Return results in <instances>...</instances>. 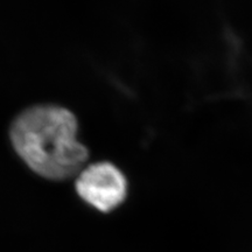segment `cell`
<instances>
[{"label":"cell","instance_id":"1","mask_svg":"<svg viewBox=\"0 0 252 252\" xmlns=\"http://www.w3.org/2000/svg\"><path fill=\"white\" fill-rule=\"evenodd\" d=\"M77 121L64 108L33 106L11 126V139L19 157L36 174L65 180L84 168L88 150L76 138Z\"/></svg>","mask_w":252,"mask_h":252},{"label":"cell","instance_id":"2","mask_svg":"<svg viewBox=\"0 0 252 252\" xmlns=\"http://www.w3.org/2000/svg\"><path fill=\"white\" fill-rule=\"evenodd\" d=\"M76 189L78 195L90 206L100 212H110L124 201L127 182L115 165L97 162L84 167L78 173Z\"/></svg>","mask_w":252,"mask_h":252}]
</instances>
